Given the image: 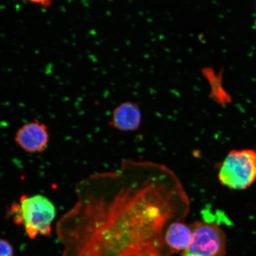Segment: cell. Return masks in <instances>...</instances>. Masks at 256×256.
I'll return each instance as SVG.
<instances>
[{
  "instance_id": "1",
  "label": "cell",
  "mask_w": 256,
  "mask_h": 256,
  "mask_svg": "<svg viewBox=\"0 0 256 256\" xmlns=\"http://www.w3.org/2000/svg\"><path fill=\"white\" fill-rule=\"evenodd\" d=\"M78 200L58 222L62 256H172L170 225L184 220L190 202L175 172L162 164L126 160L116 170L88 176Z\"/></svg>"
},
{
  "instance_id": "2",
  "label": "cell",
  "mask_w": 256,
  "mask_h": 256,
  "mask_svg": "<svg viewBox=\"0 0 256 256\" xmlns=\"http://www.w3.org/2000/svg\"><path fill=\"white\" fill-rule=\"evenodd\" d=\"M14 224L24 226L28 238L49 236L56 210L54 204L41 194L22 196L18 202L12 204L8 210Z\"/></svg>"
},
{
  "instance_id": "3",
  "label": "cell",
  "mask_w": 256,
  "mask_h": 256,
  "mask_svg": "<svg viewBox=\"0 0 256 256\" xmlns=\"http://www.w3.org/2000/svg\"><path fill=\"white\" fill-rule=\"evenodd\" d=\"M220 183L234 190H244L256 180V151L233 150L220 166Z\"/></svg>"
},
{
  "instance_id": "4",
  "label": "cell",
  "mask_w": 256,
  "mask_h": 256,
  "mask_svg": "<svg viewBox=\"0 0 256 256\" xmlns=\"http://www.w3.org/2000/svg\"><path fill=\"white\" fill-rule=\"evenodd\" d=\"M190 226L191 242L182 256H225L226 236L218 223L199 220Z\"/></svg>"
},
{
  "instance_id": "5",
  "label": "cell",
  "mask_w": 256,
  "mask_h": 256,
  "mask_svg": "<svg viewBox=\"0 0 256 256\" xmlns=\"http://www.w3.org/2000/svg\"><path fill=\"white\" fill-rule=\"evenodd\" d=\"M49 140L46 124L36 120L19 128L15 136L16 144L24 152L32 154L44 152Z\"/></svg>"
},
{
  "instance_id": "6",
  "label": "cell",
  "mask_w": 256,
  "mask_h": 256,
  "mask_svg": "<svg viewBox=\"0 0 256 256\" xmlns=\"http://www.w3.org/2000/svg\"><path fill=\"white\" fill-rule=\"evenodd\" d=\"M142 121V114L138 105L128 101L114 108L110 124L118 130L132 132L138 129Z\"/></svg>"
},
{
  "instance_id": "7",
  "label": "cell",
  "mask_w": 256,
  "mask_h": 256,
  "mask_svg": "<svg viewBox=\"0 0 256 256\" xmlns=\"http://www.w3.org/2000/svg\"><path fill=\"white\" fill-rule=\"evenodd\" d=\"M192 230L184 220L172 223L165 234V242L168 247L176 252H184L190 246L192 238Z\"/></svg>"
},
{
  "instance_id": "8",
  "label": "cell",
  "mask_w": 256,
  "mask_h": 256,
  "mask_svg": "<svg viewBox=\"0 0 256 256\" xmlns=\"http://www.w3.org/2000/svg\"><path fill=\"white\" fill-rule=\"evenodd\" d=\"M202 72L210 83L211 89L210 98L222 106L231 103V96L227 94L223 86L222 75L220 74H216L212 68L208 67L204 68Z\"/></svg>"
},
{
  "instance_id": "9",
  "label": "cell",
  "mask_w": 256,
  "mask_h": 256,
  "mask_svg": "<svg viewBox=\"0 0 256 256\" xmlns=\"http://www.w3.org/2000/svg\"><path fill=\"white\" fill-rule=\"evenodd\" d=\"M0 256H14V248L6 240L0 239Z\"/></svg>"
},
{
  "instance_id": "10",
  "label": "cell",
  "mask_w": 256,
  "mask_h": 256,
  "mask_svg": "<svg viewBox=\"0 0 256 256\" xmlns=\"http://www.w3.org/2000/svg\"><path fill=\"white\" fill-rule=\"evenodd\" d=\"M25 1L36 3V4H39L44 6H48L50 3V0H25Z\"/></svg>"
},
{
  "instance_id": "11",
  "label": "cell",
  "mask_w": 256,
  "mask_h": 256,
  "mask_svg": "<svg viewBox=\"0 0 256 256\" xmlns=\"http://www.w3.org/2000/svg\"></svg>"
},
{
  "instance_id": "12",
  "label": "cell",
  "mask_w": 256,
  "mask_h": 256,
  "mask_svg": "<svg viewBox=\"0 0 256 256\" xmlns=\"http://www.w3.org/2000/svg\"></svg>"
}]
</instances>
